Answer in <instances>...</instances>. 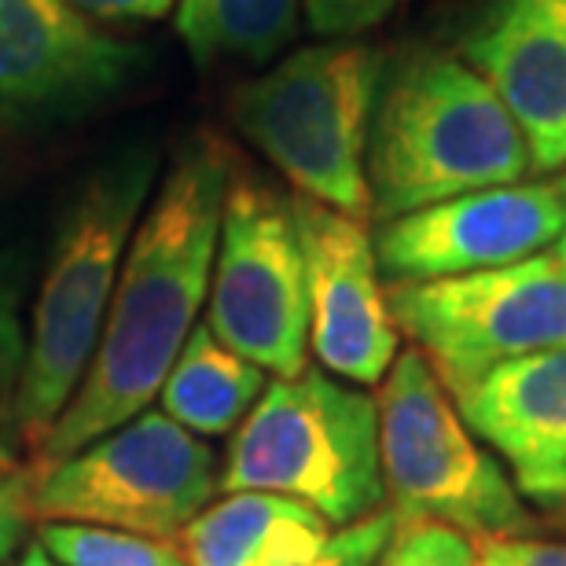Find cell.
Returning a JSON list of instances; mask_svg holds the SVG:
<instances>
[{
  "label": "cell",
  "instance_id": "20",
  "mask_svg": "<svg viewBox=\"0 0 566 566\" xmlns=\"http://www.w3.org/2000/svg\"><path fill=\"white\" fill-rule=\"evenodd\" d=\"M27 357V324H22V269L0 254V405L15 401V387Z\"/></svg>",
  "mask_w": 566,
  "mask_h": 566
},
{
  "label": "cell",
  "instance_id": "17",
  "mask_svg": "<svg viewBox=\"0 0 566 566\" xmlns=\"http://www.w3.org/2000/svg\"><path fill=\"white\" fill-rule=\"evenodd\" d=\"M302 0H177V38L191 60L269 63L298 33Z\"/></svg>",
  "mask_w": 566,
  "mask_h": 566
},
{
  "label": "cell",
  "instance_id": "5",
  "mask_svg": "<svg viewBox=\"0 0 566 566\" xmlns=\"http://www.w3.org/2000/svg\"><path fill=\"white\" fill-rule=\"evenodd\" d=\"M387 52L327 41L291 52L232 99L240 133L302 196L371 218L368 133Z\"/></svg>",
  "mask_w": 566,
  "mask_h": 566
},
{
  "label": "cell",
  "instance_id": "7",
  "mask_svg": "<svg viewBox=\"0 0 566 566\" xmlns=\"http://www.w3.org/2000/svg\"><path fill=\"white\" fill-rule=\"evenodd\" d=\"M376 405L382 490L398 523L430 518L474 541L526 534L523 496L501 463L471 438L457 401L420 349L394 357Z\"/></svg>",
  "mask_w": 566,
  "mask_h": 566
},
{
  "label": "cell",
  "instance_id": "25",
  "mask_svg": "<svg viewBox=\"0 0 566 566\" xmlns=\"http://www.w3.org/2000/svg\"><path fill=\"white\" fill-rule=\"evenodd\" d=\"M88 19H111V22H140V19H163L174 0H66Z\"/></svg>",
  "mask_w": 566,
  "mask_h": 566
},
{
  "label": "cell",
  "instance_id": "22",
  "mask_svg": "<svg viewBox=\"0 0 566 566\" xmlns=\"http://www.w3.org/2000/svg\"><path fill=\"white\" fill-rule=\"evenodd\" d=\"M401 0H302L305 22L321 38H354L382 27Z\"/></svg>",
  "mask_w": 566,
  "mask_h": 566
},
{
  "label": "cell",
  "instance_id": "15",
  "mask_svg": "<svg viewBox=\"0 0 566 566\" xmlns=\"http://www.w3.org/2000/svg\"><path fill=\"white\" fill-rule=\"evenodd\" d=\"M332 526L276 493H224L174 537L188 566H313Z\"/></svg>",
  "mask_w": 566,
  "mask_h": 566
},
{
  "label": "cell",
  "instance_id": "13",
  "mask_svg": "<svg viewBox=\"0 0 566 566\" xmlns=\"http://www.w3.org/2000/svg\"><path fill=\"white\" fill-rule=\"evenodd\" d=\"M457 49L515 118L534 169L566 166V0H482Z\"/></svg>",
  "mask_w": 566,
  "mask_h": 566
},
{
  "label": "cell",
  "instance_id": "27",
  "mask_svg": "<svg viewBox=\"0 0 566 566\" xmlns=\"http://www.w3.org/2000/svg\"><path fill=\"white\" fill-rule=\"evenodd\" d=\"M19 566H55V559L38 545V541H33V545H27V552H22Z\"/></svg>",
  "mask_w": 566,
  "mask_h": 566
},
{
  "label": "cell",
  "instance_id": "3",
  "mask_svg": "<svg viewBox=\"0 0 566 566\" xmlns=\"http://www.w3.org/2000/svg\"><path fill=\"white\" fill-rule=\"evenodd\" d=\"M155 174L158 158L144 147L111 158L77 191L55 232L49 269L30 310L27 357L11 401L22 457L41 446L93 365L122 258L155 188Z\"/></svg>",
  "mask_w": 566,
  "mask_h": 566
},
{
  "label": "cell",
  "instance_id": "21",
  "mask_svg": "<svg viewBox=\"0 0 566 566\" xmlns=\"http://www.w3.org/2000/svg\"><path fill=\"white\" fill-rule=\"evenodd\" d=\"M394 526H398V518H394L390 507H379V512L357 518V523L338 526L313 566H376Z\"/></svg>",
  "mask_w": 566,
  "mask_h": 566
},
{
  "label": "cell",
  "instance_id": "19",
  "mask_svg": "<svg viewBox=\"0 0 566 566\" xmlns=\"http://www.w3.org/2000/svg\"><path fill=\"white\" fill-rule=\"evenodd\" d=\"M376 566H479L474 537L446 523H398Z\"/></svg>",
  "mask_w": 566,
  "mask_h": 566
},
{
  "label": "cell",
  "instance_id": "29",
  "mask_svg": "<svg viewBox=\"0 0 566 566\" xmlns=\"http://www.w3.org/2000/svg\"><path fill=\"white\" fill-rule=\"evenodd\" d=\"M563 188H566V185H563Z\"/></svg>",
  "mask_w": 566,
  "mask_h": 566
},
{
  "label": "cell",
  "instance_id": "11",
  "mask_svg": "<svg viewBox=\"0 0 566 566\" xmlns=\"http://www.w3.org/2000/svg\"><path fill=\"white\" fill-rule=\"evenodd\" d=\"M310 291V349L338 379L376 387L401 354L368 224L310 196L291 199Z\"/></svg>",
  "mask_w": 566,
  "mask_h": 566
},
{
  "label": "cell",
  "instance_id": "24",
  "mask_svg": "<svg viewBox=\"0 0 566 566\" xmlns=\"http://www.w3.org/2000/svg\"><path fill=\"white\" fill-rule=\"evenodd\" d=\"M27 507H22V482L19 474H0V563L22 545L27 534Z\"/></svg>",
  "mask_w": 566,
  "mask_h": 566
},
{
  "label": "cell",
  "instance_id": "18",
  "mask_svg": "<svg viewBox=\"0 0 566 566\" xmlns=\"http://www.w3.org/2000/svg\"><path fill=\"white\" fill-rule=\"evenodd\" d=\"M38 545L55 566H188L174 541L88 523H38Z\"/></svg>",
  "mask_w": 566,
  "mask_h": 566
},
{
  "label": "cell",
  "instance_id": "4",
  "mask_svg": "<svg viewBox=\"0 0 566 566\" xmlns=\"http://www.w3.org/2000/svg\"><path fill=\"white\" fill-rule=\"evenodd\" d=\"M221 493L291 496L327 526H349L387 501L379 405L371 394L305 365L262 390L224 452Z\"/></svg>",
  "mask_w": 566,
  "mask_h": 566
},
{
  "label": "cell",
  "instance_id": "6",
  "mask_svg": "<svg viewBox=\"0 0 566 566\" xmlns=\"http://www.w3.org/2000/svg\"><path fill=\"white\" fill-rule=\"evenodd\" d=\"M30 523H88L174 541L221 490L218 452L166 412L144 409L71 457L22 468Z\"/></svg>",
  "mask_w": 566,
  "mask_h": 566
},
{
  "label": "cell",
  "instance_id": "12",
  "mask_svg": "<svg viewBox=\"0 0 566 566\" xmlns=\"http://www.w3.org/2000/svg\"><path fill=\"white\" fill-rule=\"evenodd\" d=\"M140 60L66 0H0V107L77 115L115 96Z\"/></svg>",
  "mask_w": 566,
  "mask_h": 566
},
{
  "label": "cell",
  "instance_id": "9",
  "mask_svg": "<svg viewBox=\"0 0 566 566\" xmlns=\"http://www.w3.org/2000/svg\"><path fill=\"white\" fill-rule=\"evenodd\" d=\"M207 327L276 379L298 376L310 354V291L291 199L251 177L229 180Z\"/></svg>",
  "mask_w": 566,
  "mask_h": 566
},
{
  "label": "cell",
  "instance_id": "23",
  "mask_svg": "<svg viewBox=\"0 0 566 566\" xmlns=\"http://www.w3.org/2000/svg\"><path fill=\"white\" fill-rule=\"evenodd\" d=\"M479 566H566V545L526 537H479Z\"/></svg>",
  "mask_w": 566,
  "mask_h": 566
},
{
  "label": "cell",
  "instance_id": "1",
  "mask_svg": "<svg viewBox=\"0 0 566 566\" xmlns=\"http://www.w3.org/2000/svg\"><path fill=\"white\" fill-rule=\"evenodd\" d=\"M229 180V158L213 140L177 151L133 229L93 365L27 468L71 457L158 398L210 294Z\"/></svg>",
  "mask_w": 566,
  "mask_h": 566
},
{
  "label": "cell",
  "instance_id": "16",
  "mask_svg": "<svg viewBox=\"0 0 566 566\" xmlns=\"http://www.w3.org/2000/svg\"><path fill=\"white\" fill-rule=\"evenodd\" d=\"M269 387L265 371L196 324L158 390L163 412L199 438L232 434Z\"/></svg>",
  "mask_w": 566,
  "mask_h": 566
},
{
  "label": "cell",
  "instance_id": "28",
  "mask_svg": "<svg viewBox=\"0 0 566 566\" xmlns=\"http://www.w3.org/2000/svg\"><path fill=\"white\" fill-rule=\"evenodd\" d=\"M556 254H559L563 262H566V229H563V235H559V240H556Z\"/></svg>",
  "mask_w": 566,
  "mask_h": 566
},
{
  "label": "cell",
  "instance_id": "26",
  "mask_svg": "<svg viewBox=\"0 0 566 566\" xmlns=\"http://www.w3.org/2000/svg\"><path fill=\"white\" fill-rule=\"evenodd\" d=\"M27 457H22L15 420H11V405H0V474H22Z\"/></svg>",
  "mask_w": 566,
  "mask_h": 566
},
{
  "label": "cell",
  "instance_id": "10",
  "mask_svg": "<svg viewBox=\"0 0 566 566\" xmlns=\"http://www.w3.org/2000/svg\"><path fill=\"white\" fill-rule=\"evenodd\" d=\"M566 229L559 180H515L382 221L376 258L390 280H441L534 258Z\"/></svg>",
  "mask_w": 566,
  "mask_h": 566
},
{
  "label": "cell",
  "instance_id": "2",
  "mask_svg": "<svg viewBox=\"0 0 566 566\" xmlns=\"http://www.w3.org/2000/svg\"><path fill=\"white\" fill-rule=\"evenodd\" d=\"M534 169L501 96L457 52L405 44L387 55L368 133V196L379 224Z\"/></svg>",
  "mask_w": 566,
  "mask_h": 566
},
{
  "label": "cell",
  "instance_id": "8",
  "mask_svg": "<svg viewBox=\"0 0 566 566\" xmlns=\"http://www.w3.org/2000/svg\"><path fill=\"white\" fill-rule=\"evenodd\" d=\"M398 332L457 401L504 360L566 346V262L556 251L441 280H394Z\"/></svg>",
  "mask_w": 566,
  "mask_h": 566
},
{
  "label": "cell",
  "instance_id": "14",
  "mask_svg": "<svg viewBox=\"0 0 566 566\" xmlns=\"http://www.w3.org/2000/svg\"><path fill=\"white\" fill-rule=\"evenodd\" d=\"M457 409L507 463L518 496L566 512V346L490 368Z\"/></svg>",
  "mask_w": 566,
  "mask_h": 566
}]
</instances>
